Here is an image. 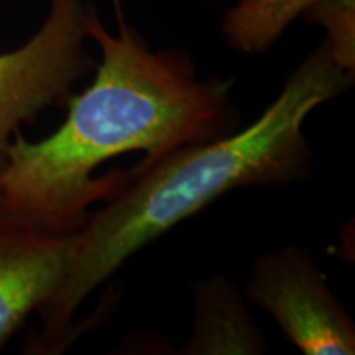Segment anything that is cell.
Segmentation results:
<instances>
[{"instance_id":"1","label":"cell","mask_w":355,"mask_h":355,"mask_svg":"<svg viewBox=\"0 0 355 355\" xmlns=\"http://www.w3.org/2000/svg\"><path fill=\"white\" fill-rule=\"evenodd\" d=\"M117 33L87 2L84 26L101 51L86 91L69 96L63 125L40 141L20 133L0 170V216L51 232H78L94 202L109 201L168 155L235 130L232 83L199 79L181 51H152L112 0Z\"/></svg>"},{"instance_id":"2","label":"cell","mask_w":355,"mask_h":355,"mask_svg":"<svg viewBox=\"0 0 355 355\" xmlns=\"http://www.w3.org/2000/svg\"><path fill=\"white\" fill-rule=\"evenodd\" d=\"M326 40L288 76L255 122L219 139L188 145L132 178L74 232L68 272L38 309L43 332L35 352L58 354L73 343L79 306L133 254L237 188L279 186L309 175V114L352 86Z\"/></svg>"},{"instance_id":"3","label":"cell","mask_w":355,"mask_h":355,"mask_svg":"<svg viewBox=\"0 0 355 355\" xmlns=\"http://www.w3.org/2000/svg\"><path fill=\"white\" fill-rule=\"evenodd\" d=\"M86 0H50L40 30L20 48L0 55V170L24 123L64 105L71 87L96 68L86 50Z\"/></svg>"},{"instance_id":"4","label":"cell","mask_w":355,"mask_h":355,"mask_svg":"<svg viewBox=\"0 0 355 355\" xmlns=\"http://www.w3.org/2000/svg\"><path fill=\"white\" fill-rule=\"evenodd\" d=\"M304 355H354L355 326L309 252L279 247L255 259L245 296Z\"/></svg>"},{"instance_id":"5","label":"cell","mask_w":355,"mask_h":355,"mask_svg":"<svg viewBox=\"0 0 355 355\" xmlns=\"http://www.w3.org/2000/svg\"><path fill=\"white\" fill-rule=\"evenodd\" d=\"M73 250L74 232H51L0 216V347L55 295Z\"/></svg>"},{"instance_id":"6","label":"cell","mask_w":355,"mask_h":355,"mask_svg":"<svg viewBox=\"0 0 355 355\" xmlns=\"http://www.w3.org/2000/svg\"><path fill=\"white\" fill-rule=\"evenodd\" d=\"M193 332L180 354L224 355L263 354L265 337L243 304V295L224 277L193 285Z\"/></svg>"},{"instance_id":"7","label":"cell","mask_w":355,"mask_h":355,"mask_svg":"<svg viewBox=\"0 0 355 355\" xmlns=\"http://www.w3.org/2000/svg\"><path fill=\"white\" fill-rule=\"evenodd\" d=\"M319 0H241L225 13L224 25L242 50H268L283 32Z\"/></svg>"},{"instance_id":"8","label":"cell","mask_w":355,"mask_h":355,"mask_svg":"<svg viewBox=\"0 0 355 355\" xmlns=\"http://www.w3.org/2000/svg\"><path fill=\"white\" fill-rule=\"evenodd\" d=\"M327 32L326 43L344 69H355V0H319L303 13Z\"/></svg>"}]
</instances>
